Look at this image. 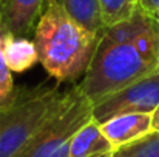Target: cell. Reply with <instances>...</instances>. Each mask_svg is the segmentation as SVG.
Segmentation results:
<instances>
[{"mask_svg": "<svg viewBox=\"0 0 159 157\" xmlns=\"http://www.w3.org/2000/svg\"><path fill=\"white\" fill-rule=\"evenodd\" d=\"M156 69L158 63L152 62L134 43L101 36L93 60L77 86L93 105Z\"/></svg>", "mask_w": 159, "mask_h": 157, "instance_id": "2", "label": "cell"}, {"mask_svg": "<svg viewBox=\"0 0 159 157\" xmlns=\"http://www.w3.org/2000/svg\"><path fill=\"white\" fill-rule=\"evenodd\" d=\"M104 28L114 26L130 19L141 6L139 0H98Z\"/></svg>", "mask_w": 159, "mask_h": 157, "instance_id": "11", "label": "cell"}, {"mask_svg": "<svg viewBox=\"0 0 159 157\" xmlns=\"http://www.w3.org/2000/svg\"><path fill=\"white\" fill-rule=\"evenodd\" d=\"M158 69H159V68H158Z\"/></svg>", "mask_w": 159, "mask_h": 157, "instance_id": "17", "label": "cell"}, {"mask_svg": "<svg viewBox=\"0 0 159 157\" xmlns=\"http://www.w3.org/2000/svg\"><path fill=\"white\" fill-rule=\"evenodd\" d=\"M159 106V69L93 103V120L104 123L119 114H153Z\"/></svg>", "mask_w": 159, "mask_h": 157, "instance_id": "5", "label": "cell"}, {"mask_svg": "<svg viewBox=\"0 0 159 157\" xmlns=\"http://www.w3.org/2000/svg\"><path fill=\"white\" fill-rule=\"evenodd\" d=\"M93 120V105L76 85L16 157H70L77 131Z\"/></svg>", "mask_w": 159, "mask_h": 157, "instance_id": "4", "label": "cell"}, {"mask_svg": "<svg viewBox=\"0 0 159 157\" xmlns=\"http://www.w3.org/2000/svg\"><path fill=\"white\" fill-rule=\"evenodd\" d=\"M63 96L57 88H17L12 100L0 106V157L17 156Z\"/></svg>", "mask_w": 159, "mask_h": 157, "instance_id": "3", "label": "cell"}, {"mask_svg": "<svg viewBox=\"0 0 159 157\" xmlns=\"http://www.w3.org/2000/svg\"><path fill=\"white\" fill-rule=\"evenodd\" d=\"M139 6L153 17L159 15V0H139Z\"/></svg>", "mask_w": 159, "mask_h": 157, "instance_id": "14", "label": "cell"}, {"mask_svg": "<svg viewBox=\"0 0 159 157\" xmlns=\"http://www.w3.org/2000/svg\"><path fill=\"white\" fill-rule=\"evenodd\" d=\"M99 126L104 136L108 139V142L113 145V148L117 150L152 133L153 114H145V112L119 114L108 119L104 123H99Z\"/></svg>", "mask_w": 159, "mask_h": 157, "instance_id": "7", "label": "cell"}, {"mask_svg": "<svg viewBox=\"0 0 159 157\" xmlns=\"http://www.w3.org/2000/svg\"><path fill=\"white\" fill-rule=\"evenodd\" d=\"M114 157H159V131H152L147 136L114 150Z\"/></svg>", "mask_w": 159, "mask_h": 157, "instance_id": "12", "label": "cell"}, {"mask_svg": "<svg viewBox=\"0 0 159 157\" xmlns=\"http://www.w3.org/2000/svg\"><path fill=\"white\" fill-rule=\"evenodd\" d=\"M153 129L159 131V106L156 108V111L153 112Z\"/></svg>", "mask_w": 159, "mask_h": 157, "instance_id": "15", "label": "cell"}, {"mask_svg": "<svg viewBox=\"0 0 159 157\" xmlns=\"http://www.w3.org/2000/svg\"><path fill=\"white\" fill-rule=\"evenodd\" d=\"M56 2L60 6H63V9L79 23H82L85 28L98 34L104 33L105 28L101 19V9L98 0H56Z\"/></svg>", "mask_w": 159, "mask_h": 157, "instance_id": "10", "label": "cell"}, {"mask_svg": "<svg viewBox=\"0 0 159 157\" xmlns=\"http://www.w3.org/2000/svg\"><path fill=\"white\" fill-rule=\"evenodd\" d=\"M156 20H158V28H159V15H158V17H156Z\"/></svg>", "mask_w": 159, "mask_h": 157, "instance_id": "16", "label": "cell"}, {"mask_svg": "<svg viewBox=\"0 0 159 157\" xmlns=\"http://www.w3.org/2000/svg\"><path fill=\"white\" fill-rule=\"evenodd\" d=\"M3 42H5V33L0 29V106L11 102L17 91V88L12 83V72L8 68L3 55Z\"/></svg>", "mask_w": 159, "mask_h": 157, "instance_id": "13", "label": "cell"}, {"mask_svg": "<svg viewBox=\"0 0 159 157\" xmlns=\"http://www.w3.org/2000/svg\"><path fill=\"white\" fill-rule=\"evenodd\" d=\"M101 36L79 23L56 0H47L33 42L47 72L59 83H71L85 76Z\"/></svg>", "mask_w": 159, "mask_h": 157, "instance_id": "1", "label": "cell"}, {"mask_svg": "<svg viewBox=\"0 0 159 157\" xmlns=\"http://www.w3.org/2000/svg\"><path fill=\"white\" fill-rule=\"evenodd\" d=\"M3 55L8 68L16 74L25 72L39 62V54L34 42L28 40L26 37H16L11 34H5Z\"/></svg>", "mask_w": 159, "mask_h": 157, "instance_id": "9", "label": "cell"}, {"mask_svg": "<svg viewBox=\"0 0 159 157\" xmlns=\"http://www.w3.org/2000/svg\"><path fill=\"white\" fill-rule=\"evenodd\" d=\"M70 157H114V148L101 131L99 123L90 120L74 136Z\"/></svg>", "mask_w": 159, "mask_h": 157, "instance_id": "8", "label": "cell"}, {"mask_svg": "<svg viewBox=\"0 0 159 157\" xmlns=\"http://www.w3.org/2000/svg\"><path fill=\"white\" fill-rule=\"evenodd\" d=\"M47 0H0V29L16 37H28L45 9Z\"/></svg>", "mask_w": 159, "mask_h": 157, "instance_id": "6", "label": "cell"}]
</instances>
